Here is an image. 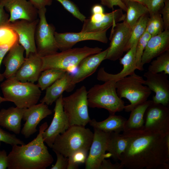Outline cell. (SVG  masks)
Wrapping results in <instances>:
<instances>
[{
    "instance_id": "b9f144b4",
    "label": "cell",
    "mask_w": 169,
    "mask_h": 169,
    "mask_svg": "<svg viewBox=\"0 0 169 169\" xmlns=\"http://www.w3.org/2000/svg\"><path fill=\"white\" fill-rule=\"evenodd\" d=\"M162 15L164 30H169V0H166L164 6L159 12Z\"/></svg>"
},
{
    "instance_id": "603a6c76",
    "label": "cell",
    "mask_w": 169,
    "mask_h": 169,
    "mask_svg": "<svg viewBox=\"0 0 169 169\" xmlns=\"http://www.w3.org/2000/svg\"><path fill=\"white\" fill-rule=\"evenodd\" d=\"M73 75L67 71L61 78L58 79L46 90L44 96L40 100L48 105H51L64 91L70 92L75 86L72 83Z\"/></svg>"
},
{
    "instance_id": "4fadbf2b",
    "label": "cell",
    "mask_w": 169,
    "mask_h": 169,
    "mask_svg": "<svg viewBox=\"0 0 169 169\" xmlns=\"http://www.w3.org/2000/svg\"><path fill=\"white\" fill-rule=\"evenodd\" d=\"M63 97L62 95L55 101L52 121L42 134L44 142L51 148L56 137L65 132L69 126L68 118L63 109Z\"/></svg>"
},
{
    "instance_id": "11a10c76",
    "label": "cell",
    "mask_w": 169,
    "mask_h": 169,
    "mask_svg": "<svg viewBox=\"0 0 169 169\" xmlns=\"http://www.w3.org/2000/svg\"><path fill=\"white\" fill-rule=\"evenodd\" d=\"M1 102H0V105H1Z\"/></svg>"
},
{
    "instance_id": "db71d44e",
    "label": "cell",
    "mask_w": 169,
    "mask_h": 169,
    "mask_svg": "<svg viewBox=\"0 0 169 169\" xmlns=\"http://www.w3.org/2000/svg\"><path fill=\"white\" fill-rule=\"evenodd\" d=\"M1 144V142L0 141V146Z\"/></svg>"
},
{
    "instance_id": "44dd1931",
    "label": "cell",
    "mask_w": 169,
    "mask_h": 169,
    "mask_svg": "<svg viewBox=\"0 0 169 169\" xmlns=\"http://www.w3.org/2000/svg\"><path fill=\"white\" fill-rule=\"evenodd\" d=\"M42 57L37 53H31L13 77L22 82L34 83L42 72Z\"/></svg>"
},
{
    "instance_id": "816d5d0a",
    "label": "cell",
    "mask_w": 169,
    "mask_h": 169,
    "mask_svg": "<svg viewBox=\"0 0 169 169\" xmlns=\"http://www.w3.org/2000/svg\"><path fill=\"white\" fill-rule=\"evenodd\" d=\"M124 3L129 1H136L141 3L145 5L147 0H121Z\"/></svg>"
},
{
    "instance_id": "6da1fadb",
    "label": "cell",
    "mask_w": 169,
    "mask_h": 169,
    "mask_svg": "<svg viewBox=\"0 0 169 169\" xmlns=\"http://www.w3.org/2000/svg\"><path fill=\"white\" fill-rule=\"evenodd\" d=\"M123 133L129 139L120 160L123 168H169V134L144 128Z\"/></svg>"
},
{
    "instance_id": "c3c4849f",
    "label": "cell",
    "mask_w": 169,
    "mask_h": 169,
    "mask_svg": "<svg viewBox=\"0 0 169 169\" xmlns=\"http://www.w3.org/2000/svg\"><path fill=\"white\" fill-rule=\"evenodd\" d=\"M8 168V155L4 150L0 151V169Z\"/></svg>"
},
{
    "instance_id": "f1b7e54d",
    "label": "cell",
    "mask_w": 169,
    "mask_h": 169,
    "mask_svg": "<svg viewBox=\"0 0 169 169\" xmlns=\"http://www.w3.org/2000/svg\"><path fill=\"white\" fill-rule=\"evenodd\" d=\"M152 101V100H147L130 111L129 117L125 122L123 131L139 129L144 127L145 113Z\"/></svg>"
},
{
    "instance_id": "8d00e7d4",
    "label": "cell",
    "mask_w": 169,
    "mask_h": 169,
    "mask_svg": "<svg viewBox=\"0 0 169 169\" xmlns=\"http://www.w3.org/2000/svg\"><path fill=\"white\" fill-rule=\"evenodd\" d=\"M151 37L149 34L145 31L137 43L136 52V69L139 70H143L141 65L142 56L147 43Z\"/></svg>"
},
{
    "instance_id": "ee69618b",
    "label": "cell",
    "mask_w": 169,
    "mask_h": 169,
    "mask_svg": "<svg viewBox=\"0 0 169 169\" xmlns=\"http://www.w3.org/2000/svg\"><path fill=\"white\" fill-rule=\"evenodd\" d=\"M123 168L120 163H112L110 160L104 159L102 161L99 169H122Z\"/></svg>"
},
{
    "instance_id": "681fc988",
    "label": "cell",
    "mask_w": 169,
    "mask_h": 169,
    "mask_svg": "<svg viewBox=\"0 0 169 169\" xmlns=\"http://www.w3.org/2000/svg\"><path fill=\"white\" fill-rule=\"evenodd\" d=\"M105 15V13H104L92 14L91 16L88 18L92 23H98L103 19Z\"/></svg>"
},
{
    "instance_id": "f35d334b",
    "label": "cell",
    "mask_w": 169,
    "mask_h": 169,
    "mask_svg": "<svg viewBox=\"0 0 169 169\" xmlns=\"http://www.w3.org/2000/svg\"><path fill=\"white\" fill-rule=\"evenodd\" d=\"M0 141L9 144L12 146L14 145H24L25 143L20 139L17 138L16 136L10 134L0 127Z\"/></svg>"
},
{
    "instance_id": "7dc6e473",
    "label": "cell",
    "mask_w": 169,
    "mask_h": 169,
    "mask_svg": "<svg viewBox=\"0 0 169 169\" xmlns=\"http://www.w3.org/2000/svg\"><path fill=\"white\" fill-rule=\"evenodd\" d=\"M9 16L7 13L3 5L0 3V27L9 23Z\"/></svg>"
},
{
    "instance_id": "f5cc1de1",
    "label": "cell",
    "mask_w": 169,
    "mask_h": 169,
    "mask_svg": "<svg viewBox=\"0 0 169 169\" xmlns=\"http://www.w3.org/2000/svg\"><path fill=\"white\" fill-rule=\"evenodd\" d=\"M4 101H7L3 97H2L0 94V102L2 103Z\"/></svg>"
},
{
    "instance_id": "7402d4cb",
    "label": "cell",
    "mask_w": 169,
    "mask_h": 169,
    "mask_svg": "<svg viewBox=\"0 0 169 169\" xmlns=\"http://www.w3.org/2000/svg\"><path fill=\"white\" fill-rule=\"evenodd\" d=\"M107 51V48L84 59L79 64L76 73L73 75V84L76 85L93 74L101 63L105 59Z\"/></svg>"
},
{
    "instance_id": "52a82bcc",
    "label": "cell",
    "mask_w": 169,
    "mask_h": 169,
    "mask_svg": "<svg viewBox=\"0 0 169 169\" xmlns=\"http://www.w3.org/2000/svg\"><path fill=\"white\" fill-rule=\"evenodd\" d=\"M144 80L142 76L135 73L116 82V92L119 97L125 98L130 103V105H125V111L130 112L147 100L151 91L147 86L143 85Z\"/></svg>"
},
{
    "instance_id": "d590c367",
    "label": "cell",
    "mask_w": 169,
    "mask_h": 169,
    "mask_svg": "<svg viewBox=\"0 0 169 169\" xmlns=\"http://www.w3.org/2000/svg\"><path fill=\"white\" fill-rule=\"evenodd\" d=\"M88 151L84 149H79L71 153L68 157V163L67 169H78L79 165L85 163Z\"/></svg>"
},
{
    "instance_id": "9c48e42d",
    "label": "cell",
    "mask_w": 169,
    "mask_h": 169,
    "mask_svg": "<svg viewBox=\"0 0 169 169\" xmlns=\"http://www.w3.org/2000/svg\"><path fill=\"white\" fill-rule=\"evenodd\" d=\"M46 12V8L38 10L39 21L35 34L37 53L41 57L55 53L59 49L54 37L55 28L48 23Z\"/></svg>"
},
{
    "instance_id": "484cf974",
    "label": "cell",
    "mask_w": 169,
    "mask_h": 169,
    "mask_svg": "<svg viewBox=\"0 0 169 169\" xmlns=\"http://www.w3.org/2000/svg\"><path fill=\"white\" fill-rule=\"evenodd\" d=\"M24 108L11 107L0 110V126L16 134L21 132Z\"/></svg>"
},
{
    "instance_id": "7bdbcfd3",
    "label": "cell",
    "mask_w": 169,
    "mask_h": 169,
    "mask_svg": "<svg viewBox=\"0 0 169 169\" xmlns=\"http://www.w3.org/2000/svg\"><path fill=\"white\" fill-rule=\"evenodd\" d=\"M101 4L110 8L113 9L114 6H118L120 8L126 12V7L121 0H100Z\"/></svg>"
},
{
    "instance_id": "277c9868",
    "label": "cell",
    "mask_w": 169,
    "mask_h": 169,
    "mask_svg": "<svg viewBox=\"0 0 169 169\" xmlns=\"http://www.w3.org/2000/svg\"><path fill=\"white\" fill-rule=\"evenodd\" d=\"M93 137V133L85 126L73 125L55 139L51 147L68 157L74 151L81 149L89 150Z\"/></svg>"
},
{
    "instance_id": "f907efd6",
    "label": "cell",
    "mask_w": 169,
    "mask_h": 169,
    "mask_svg": "<svg viewBox=\"0 0 169 169\" xmlns=\"http://www.w3.org/2000/svg\"><path fill=\"white\" fill-rule=\"evenodd\" d=\"M104 8L102 5L99 4L94 5L91 8L92 14L103 13H104Z\"/></svg>"
},
{
    "instance_id": "4dcf8cb0",
    "label": "cell",
    "mask_w": 169,
    "mask_h": 169,
    "mask_svg": "<svg viewBox=\"0 0 169 169\" xmlns=\"http://www.w3.org/2000/svg\"><path fill=\"white\" fill-rule=\"evenodd\" d=\"M65 71L49 69L42 71L37 80V85L41 90H46L65 74Z\"/></svg>"
},
{
    "instance_id": "836d02e7",
    "label": "cell",
    "mask_w": 169,
    "mask_h": 169,
    "mask_svg": "<svg viewBox=\"0 0 169 169\" xmlns=\"http://www.w3.org/2000/svg\"><path fill=\"white\" fill-rule=\"evenodd\" d=\"M147 22L146 31L151 37L158 34L164 29V26L161 15L156 13L149 15Z\"/></svg>"
},
{
    "instance_id": "8992f818",
    "label": "cell",
    "mask_w": 169,
    "mask_h": 169,
    "mask_svg": "<svg viewBox=\"0 0 169 169\" xmlns=\"http://www.w3.org/2000/svg\"><path fill=\"white\" fill-rule=\"evenodd\" d=\"M102 48H90L84 46L81 48H71L60 52L42 57V71L48 69H55L68 71L71 69L78 66L81 61L86 57L101 52Z\"/></svg>"
},
{
    "instance_id": "4316f807",
    "label": "cell",
    "mask_w": 169,
    "mask_h": 169,
    "mask_svg": "<svg viewBox=\"0 0 169 169\" xmlns=\"http://www.w3.org/2000/svg\"><path fill=\"white\" fill-rule=\"evenodd\" d=\"M126 119L121 115H110L105 120L97 121L95 119L91 120L89 123L94 129L107 133L115 132L120 133L124 130Z\"/></svg>"
},
{
    "instance_id": "30bf717a",
    "label": "cell",
    "mask_w": 169,
    "mask_h": 169,
    "mask_svg": "<svg viewBox=\"0 0 169 169\" xmlns=\"http://www.w3.org/2000/svg\"><path fill=\"white\" fill-rule=\"evenodd\" d=\"M94 129L93 140L85 163V169H99L104 159L111 157L109 153H105L110 133Z\"/></svg>"
},
{
    "instance_id": "9a60e30c",
    "label": "cell",
    "mask_w": 169,
    "mask_h": 169,
    "mask_svg": "<svg viewBox=\"0 0 169 169\" xmlns=\"http://www.w3.org/2000/svg\"><path fill=\"white\" fill-rule=\"evenodd\" d=\"M39 18L32 21L22 19L10 23L18 35V42L24 48L26 57L31 53H37L35 34Z\"/></svg>"
},
{
    "instance_id": "2e32d148",
    "label": "cell",
    "mask_w": 169,
    "mask_h": 169,
    "mask_svg": "<svg viewBox=\"0 0 169 169\" xmlns=\"http://www.w3.org/2000/svg\"><path fill=\"white\" fill-rule=\"evenodd\" d=\"M144 76L146 79L144 85H146L155 93L152 98L154 103L168 107L169 104V81L167 74L164 72L154 73L148 71Z\"/></svg>"
},
{
    "instance_id": "bcb514c9",
    "label": "cell",
    "mask_w": 169,
    "mask_h": 169,
    "mask_svg": "<svg viewBox=\"0 0 169 169\" xmlns=\"http://www.w3.org/2000/svg\"><path fill=\"white\" fill-rule=\"evenodd\" d=\"M12 47L8 44L0 45V68L5 55ZM4 78L3 74L0 72V82H2Z\"/></svg>"
},
{
    "instance_id": "d6a6232c",
    "label": "cell",
    "mask_w": 169,
    "mask_h": 169,
    "mask_svg": "<svg viewBox=\"0 0 169 169\" xmlns=\"http://www.w3.org/2000/svg\"><path fill=\"white\" fill-rule=\"evenodd\" d=\"M156 58L151 62L148 71L154 73L164 72L169 74V50Z\"/></svg>"
},
{
    "instance_id": "cb8c5ba5",
    "label": "cell",
    "mask_w": 169,
    "mask_h": 169,
    "mask_svg": "<svg viewBox=\"0 0 169 169\" xmlns=\"http://www.w3.org/2000/svg\"><path fill=\"white\" fill-rule=\"evenodd\" d=\"M25 49L18 42L13 45L4 57L2 62L5 67L3 75L7 79L13 76L23 63Z\"/></svg>"
},
{
    "instance_id": "ffe728a7",
    "label": "cell",
    "mask_w": 169,
    "mask_h": 169,
    "mask_svg": "<svg viewBox=\"0 0 169 169\" xmlns=\"http://www.w3.org/2000/svg\"><path fill=\"white\" fill-rule=\"evenodd\" d=\"M169 50V30H164L160 33L151 37L143 51L141 67L150 63L154 58Z\"/></svg>"
},
{
    "instance_id": "5bb4252c",
    "label": "cell",
    "mask_w": 169,
    "mask_h": 169,
    "mask_svg": "<svg viewBox=\"0 0 169 169\" xmlns=\"http://www.w3.org/2000/svg\"><path fill=\"white\" fill-rule=\"evenodd\" d=\"M108 29L97 32L58 33L55 32L54 37L58 49L63 51L72 48L78 42L86 40L107 43L108 39L106 33Z\"/></svg>"
},
{
    "instance_id": "d6986e66",
    "label": "cell",
    "mask_w": 169,
    "mask_h": 169,
    "mask_svg": "<svg viewBox=\"0 0 169 169\" xmlns=\"http://www.w3.org/2000/svg\"><path fill=\"white\" fill-rule=\"evenodd\" d=\"M137 43L135 44L127 51L123 57L119 59L120 64L123 66V68L120 72L115 74H110L105 71L104 68L102 67L98 72L97 80L104 82L112 80L116 82L125 77L135 73V70L137 69L136 52Z\"/></svg>"
},
{
    "instance_id": "ab89813d",
    "label": "cell",
    "mask_w": 169,
    "mask_h": 169,
    "mask_svg": "<svg viewBox=\"0 0 169 169\" xmlns=\"http://www.w3.org/2000/svg\"><path fill=\"white\" fill-rule=\"evenodd\" d=\"M166 0H147L145 6L147 8L149 15L159 13L163 8Z\"/></svg>"
},
{
    "instance_id": "3957f363",
    "label": "cell",
    "mask_w": 169,
    "mask_h": 169,
    "mask_svg": "<svg viewBox=\"0 0 169 169\" xmlns=\"http://www.w3.org/2000/svg\"><path fill=\"white\" fill-rule=\"evenodd\" d=\"M0 87L7 101L12 102L16 107L22 108L37 104L41 94L37 84L22 82L14 77L6 79L1 84Z\"/></svg>"
},
{
    "instance_id": "f6af8a7d",
    "label": "cell",
    "mask_w": 169,
    "mask_h": 169,
    "mask_svg": "<svg viewBox=\"0 0 169 169\" xmlns=\"http://www.w3.org/2000/svg\"><path fill=\"white\" fill-rule=\"evenodd\" d=\"M38 10L46 8L47 6L50 5L52 0H28Z\"/></svg>"
},
{
    "instance_id": "7a4b0ae2",
    "label": "cell",
    "mask_w": 169,
    "mask_h": 169,
    "mask_svg": "<svg viewBox=\"0 0 169 169\" xmlns=\"http://www.w3.org/2000/svg\"><path fill=\"white\" fill-rule=\"evenodd\" d=\"M48 127L47 122L43 123L32 141L26 145L12 146L8 155V169H45L52 163L53 158L45 145L42 136Z\"/></svg>"
},
{
    "instance_id": "60d3db41",
    "label": "cell",
    "mask_w": 169,
    "mask_h": 169,
    "mask_svg": "<svg viewBox=\"0 0 169 169\" xmlns=\"http://www.w3.org/2000/svg\"><path fill=\"white\" fill-rule=\"evenodd\" d=\"M57 160L55 164L51 169H66L68 163V158L66 157L60 153L54 151Z\"/></svg>"
},
{
    "instance_id": "7c38bea8",
    "label": "cell",
    "mask_w": 169,
    "mask_h": 169,
    "mask_svg": "<svg viewBox=\"0 0 169 169\" xmlns=\"http://www.w3.org/2000/svg\"><path fill=\"white\" fill-rule=\"evenodd\" d=\"M109 39L110 46L105 59L115 61L121 57L129 40L132 29L124 22L117 23L112 26Z\"/></svg>"
},
{
    "instance_id": "83f0119b",
    "label": "cell",
    "mask_w": 169,
    "mask_h": 169,
    "mask_svg": "<svg viewBox=\"0 0 169 169\" xmlns=\"http://www.w3.org/2000/svg\"><path fill=\"white\" fill-rule=\"evenodd\" d=\"M128 143V137L123 133L110 132L107 151L115 161H118L126 149Z\"/></svg>"
},
{
    "instance_id": "5b68a950",
    "label": "cell",
    "mask_w": 169,
    "mask_h": 169,
    "mask_svg": "<svg viewBox=\"0 0 169 169\" xmlns=\"http://www.w3.org/2000/svg\"><path fill=\"white\" fill-rule=\"evenodd\" d=\"M87 97L89 107L105 109L110 115L124 110L125 102L118 96L114 81L95 85L87 91Z\"/></svg>"
},
{
    "instance_id": "1f68e13d",
    "label": "cell",
    "mask_w": 169,
    "mask_h": 169,
    "mask_svg": "<svg viewBox=\"0 0 169 169\" xmlns=\"http://www.w3.org/2000/svg\"><path fill=\"white\" fill-rule=\"evenodd\" d=\"M149 13L141 16L132 29L129 40L125 48L124 52L128 51L136 43L146 31Z\"/></svg>"
},
{
    "instance_id": "f546056e",
    "label": "cell",
    "mask_w": 169,
    "mask_h": 169,
    "mask_svg": "<svg viewBox=\"0 0 169 169\" xmlns=\"http://www.w3.org/2000/svg\"><path fill=\"white\" fill-rule=\"evenodd\" d=\"M125 4L126 10L123 22L132 29L141 16L149 13L145 5L140 2L129 1Z\"/></svg>"
},
{
    "instance_id": "ba28073f",
    "label": "cell",
    "mask_w": 169,
    "mask_h": 169,
    "mask_svg": "<svg viewBox=\"0 0 169 169\" xmlns=\"http://www.w3.org/2000/svg\"><path fill=\"white\" fill-rule=\"evenodd\" d=\"M87 91L84 86L77 89L70 95L63 97L64 111L67 116L69 126H85L90 121L88 112Z\"/></svg>"
},
{
    "instance_id": "74e56055",
    "label": "cell",
    "mask_w": 169,
    "mask_h": 169,
    "mask_svg": "<svg viewBox=\"0 0 169 169\" xmlns=\"http://www.w3.org/2000/svg\"><path fill=\"white\" fill-rule=\"evenodd\" d=\"M59 2L66 10L74 17L84 22L86 17L79 11L77 6L70 0H56Z\"/></svg>"
},
{
    "instance_id": "e575fe53",
    "label": "cell",
    "mask_w": 169,
    "mask_h": 169,
    "mask_svg": "<svg viewBox=\"0 0 169 169\" xmlns=\"http://www.w3.org/2000/svg\"><path fill=\"white\" fill-rule=\"evenodd\" d=\"M18 42V35L10 23L0 27V45L8 44L12 46Z\"/></svg>"
},
{
    "instance_id": "ac0fdd59",
    "label": "cell",
    "mask_w": 169,
    "mask_h": 169,
    "mask_svg": "<svg viewBox=\"0 0 169 169\" xmlns=\"http://www.w3.org/2000/svg\"><path fill=\"white\" fill-rule=\"evenodd\" d=\"M10 14L9 21L19 20L33 21L38 18V10L28 0H0Z\"/></svg>"
},
{
    "instance_id": "8fae6325",
    "label": "cell",
    "mask_w": 169,
    "mask_h": 169,
    "mask_svg": "<svg viewBox=\"0 0 169 169\" xmlns=\"http://www.w3.org/2000/svg\"><path fill=\"white\" fill-rule=\"evenodd\" d=\"M144 128L169 134V108L161 104L151 103L144 116Z\"/></svg>"
},
{
    "instance_id": "d4e9b609",
    "label": "cell",
    "mask_w": 169,
    "mask_h": 169,
    "mask_svg": "<svg viewBox=\"0 0 169 169\" xmlns=\"http://www.w3.org/2000/svg\"><path fill=\"white\" fill-rule=\"evenodd\" d=\"M125 17V14L123 13V10L120 8L110 13H105L104 18L98 23H93L89 18L86 19L84 21L81 31L97 32L108 29L113 24L123 21Z\"/></svg>"
},
{
    "instance_id": "e0dca14e",
    "label": "cell",
    "mask_w": 169,
    "mask_h": 169,
    "mask_svg": "<svg viewBox=\"0 0 169 169\" xmlns=\"http://www.w3.org/2000/svg\"><path fill=\"white\" fill-rule=\"evenodd\" d=\"M52 113L48 105L42 102L24 108L22 119L25 123L21 130V134L25 138L29 137L37 131V127L40 122Z\"/></svg>"
}]
</instances>
